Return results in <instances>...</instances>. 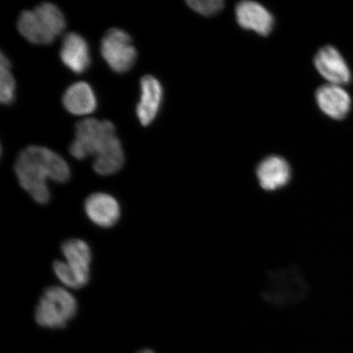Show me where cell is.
<instances>
[{
	"instance_id": "cell-18",
	"label": "cell",
	"mask_w": 353,
	"mask_h": 353,
	"mask_svg": "<svg viewBox=\"0 0 353 353\" xmlns=\"http://www.w3.org/2000/svg\"><path fill=\"white\" fill-rule=\"evenodd\" d=\"M52 270H54L57 279L65 287L70 289H79L76 278H74L73 273L70 270L65 261L56 260L52 263Z\"/></svg>"
},
{
	"instance_id": "cell-11",
	"label": "cell",
	"mask_w": 353,
	"mask_h": 353,
	"mask_svg": "<svg viewBox=\"0 0 353 353\" xmlns=\"http://www.w3.org/2000/svg\"><path fill=\"white\" fill-rule=\"evenodd\" d=\"M315 97L321 112L334 121L344 120L351 112V96L343 86L326 83L317 88Z\"/></svg>"
},
{
	"instance_id": "cell-16",
	"label": "cell",
	"mask_w": 353,
	"mask_h": 353,
	"mask_svg": "<svg viewBox=\"0 0 353 353\" xmlns=\"http://www.w3.org/2000/svg\"><path fill=\"white\" fill-rule=\"evenodd\" d=\"M11 63L1 52L0 59V101L3 105H11L15 99L16 82L11 72Z\"/></svg>"
},
{
	"instance_id": "cell-1",
	"label": "cell",
	"mask_w": 353,
	"mask_h": 353,
	"mask_svg": "<svg viewBox=\"0 0 353 353\" xmlns=\"http://www.w3.org/2000/svg\"><path fill=\"white\" fill-rule=\"evenodd\" d=\"M14 170L21 187L39 205L50 201L48 181L65 183L72 175L68 162L60 154L41 145H29L21 151Z\"/></svg>"
},
{
	"instance_id": "cell-6",
	"label": "cell",
	"mask_w": 353,
	"mask_h": 353,
	"mask_svg": "<svg viewBox=\"0 0 353 353\" xmlns=\"http://www.w3.org/2000/svg\"><path fill=\"white\" fill-rule=\"evenodd\" d=\"M132 42L130 35L119 28L110 29L101 39V57L114 72L127 73L134 65L138 52Z\"/></svg>"
},
{
	"instance_id": "cell-4",
	"label": "cell",
	"mask_w": 353,
	"mask_h": 353,
	"mask_svg": "<svg viewBox=\"0 0 353 353\" xmlns=\"http://www.w3.org/2000/svg\"><path fill=\"white\" fill-rule=\"evenodd\" d=\"M309 287L301 271L295 266L269 272L263 290L265 301L276 307L294 305L307 296Z\"/></svg>"
},
{
	"instance_id": "cell-3",
	"label": "cell",
	"mask_w": 353,
	"mask_h": 353,
	"mask_svg": "<svg viewBox=\"0 0 353 353\" xmlns=\"http://www.w3.org/2000/svg\"><path fill=\"white\" fill-rule=\"evenodd\" d=\"M121 144L112 122L87 118L77 123L76 139L70 145L69 152L83 161L91 156L98 157Z\"/></svg>"
},
{
	"instance_id": "cell-2",
	"label": "cell",
	"mask_w": 353,
	"mask_h": 353,
	"mask_svg": "<svg viewBox=\"0 0 353 353\" xmlns=\"http://www.w3.org/2000/svg\"><path fill=\"white\" fill-rule=\"evenodd\" d=\"M65 26L63 12L52 3H43L32 10L21 12L17 24L26 41L39 46L54 43L64 32Z\"/></svg>"
},
{
	"instance_id": "cell-9",
	"label": "cell",
	"mask_w": 353,
	"mask_h": 353,
	"mask_svg": "<svg viewBox=\"0 0 353 353\" xmlns=\"http://www.w3.org/2000/svg\"><path fill=\"white\" fill-rule=\"evenodd\" d=\"M85 212L88 219L101 228H112L121 217L120 203L105 192L88 196L85 201Z\"/></svg>"
},
{
	"instance_id": "cell-13",
	"label": "cell",
	"mask_w": 353,
	"mask_h": 353,
	"mask_svg": "<svg viewBox=\"0 0 353 353\" xmlns=\"http://www.w3.org/2000/svg\"><path fill=\"white\" fill-rule=\"evenodd\" d=\"M236 19L241 28L268 37L274 26V17L257 2L241 1L236 7Z\"/></svg>"
},
{
	"instance_id": "cell-7",
	"label": "cell",
	"mask_w": 353,
	"mask_h": 353,
	"mask_svg": "<svg viewBox=\"0 0 353 353\" xmlns=\"http://www.w3.org/2000/svg\"><path fill=\"white\" fill-rule=\"evenodd\" d=\"M314 65L317 72L331 85L344 86L352 81V72L345 59L332 46L320 48L314 57Z\"/></svg>"
},
{
	"instance_id": "cell-14",
	"label": "cell",
	"mask_w": 353,
	"mask_h": 353,
	"mask_svg": "<svg viewBox=\"0 0 353 353\" xmlns=\"http://www.w3.org/2000/svg\"><path fill=\"white\" fill-rule=\"evenodd\" d=\"M256 175L260 187L267 192H275L290 183L292 174L290 165L285 159L270 156L260 163L256 170Z\"/></svg>"
},
{
	"instance_id": "cell-8",
	"label": "cell",
	"mask_w": 353,
	"mask_h": 353,
	"mask_svg": "<svg viewBox=\"0 0 353 353\" xmlns=\"http://www.w3.org/2000/svg\"><path fill=\"white\" fill-rule=\"evenodd\" d=\"M64 261L72 271L79 289L85 287L90 280L92 254L88 243L81 239H70L61 247Z\"/></svg>"
},
{
	"instance_id": "cell-17",
	"label": "cell",
	"mask_w": 353,
	"mask_h": 353,
	"mask_svg": "<svg viewBox=\"0 0 353 353\" xmlns=\"http://www.w3.org/2000/svg\"><path fill=\"white\" fill-rule=\"evenodd\" d=\"M187 3L193 11L205 17L218 14L224 8V2L221 0H191Z\"/></svg>"
},
{
	"instance_id": "cell-5",
	"label": "cell",
	"mask_w": 353,
	"mask_h": 353,
	"mask_svg": "<svg viewBox=\"0 0 353 353\" xmlns=\"http://www.w3.org/2000/svg\"><path fill=\"white\" fill-rule=\"evenodd\" d=\"M77 311V300L70 291L63 287L51 286L39 299L34 319L42 327L61 329L76 316Z\"/></svg>"
},
{
	"instance_id": "cell-15",
	"label": "cell",
	"mask_w": 353,
	"mask_h": 353,
	"mask_svg": "<svg viewBox=\"0 0 353 353\" xmlns=\"http://www.w3.org/2000/svg\"><path fill=\"white\" fill-rule=\"evenodd\" d=\"M63 104L64 108L74 116H87L98 108V99L88 83L77 82L64 92Z\"/></svg>"
},
{
	"instance_id": "cell-19",
	"label": "cell",
	"mask_w": 353,
	"mask_h": 353,
	"mask_svg": "<svg viewBox=\"0 0 353 353\" xmlns=\"http://www.w3.org/2000/svg\"><path fill=\"white\" fill-rule=\"evenodd\" d=\"M138 353H156V352H153L151 350H141Z\"/></svg>"
},
{
	"instance_id": "cell-12",
	"label": "cell",
	"mask_w": 353,
	"mask_h": 353,
	"mask_svg": "<svg viewBox=\"0 0 353 353\" xmlns=\"http://www.w3.org/2000/svg\"><path fill=\"white\" fill-rule=\"evenodd\" d=\"M61 63L74 74L85 73L91 65L90 46L82 35L76 32L65 34L60 48Z\"/></svg>"
},
{
	"instance_id": "cell-10",
	"label": "cell",
	"mask_w": 353,
	"mask_h": 353,
	"mask_svg": "<svg viewBox=\"0 0 353 353\" xmlns=\"http://www.w3.org/2000/svg\"><path fill=\"white\" fill-rule=\"evenodd\" d=\"M141 97L137 105L136 114L143 126H148L156 120L160 112L164 90L159 79L147 74L140 81Z\"/></svg>"
}]
</instances>
